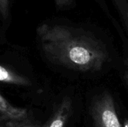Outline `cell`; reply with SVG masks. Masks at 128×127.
I'll return each mask as SVG.
<instances>
[{
  "instance_id": "obj_3",
  "label": "cell",
  "mask_w": 128,
  "mask_h": 127,
  "mask_svg": "<svg viewBox=\"0 0 128 127\" xmlns=\"http://www.w3.org/2000/svg\"><path fill=\"white\" fill-rule=\"evenodd\" d=\"M28 110L12 106L2 94L0 95V121L2 123L8 121H21L29 119Z\"/></svg>"
},
{
  "instance_id": "obj_6",
  "label": "cell",
  "mask_w": 128,
  "mask_h": 127,
  "mask_svg": "<svg viewBox=\"0 0 128 127\" xmlns=\"http://www.w3.org/2000/svg\"><path fill=\"white\" fill-rule=\"evenodd\" d=\"M1 127H40L34 125L32 122L28 119L21 121H8L2 123Z\"/></svg>"
},
{
  "instance_id": "obj_4",
  "label": "cell",
  "mask_w": 128,
  "mask_h": 127,
  "mask_svg": "<svg viewBox=\"0 0 128 127\" xmlns=\"http://www.w3.org/2000/svg\"><path fill=\"white\" fill-rule=\"evenodd\" d=\"M72 114V103L64 98L58 106L50 120L42 127H64Z\"/></svg>"
},
{
  "instance_id": "obj_2",
  "label": "cell",
  "mask_w": 128,
  "mask_h": 127,
  "mask_svg": "<svg viewBox=\"0 0 128 127\" xmlns=\"http://www.w3.org/2000/svg\"><path fill=\"white\" fill-rule=\"evenodd\" d=\"M91 114L95 127H123L116 112L114 99L106 91L94 98Z\"/></svg>"
},
{
  "instance_id": "obj_7",
  "label": "cell",
  "mask_w": 128,
  "mask_h": 127,
  "mask_svg": "<svg viewBox=\"0 0 128 127\" xmlns=\"http://www.w3.org/2000/svg\"><path fill=\"white\" fill-rule=\"evenodd\" d=\"M123 127H128V119H125V120L124 121Z\"/></svg>"
},
{
  "instance_id": "obj_1",
  "label": "cell",
  "mask_w": 128,
  "mask_h": 127,
  "mask_svg": "<svg viewBox=\"0 0 128 127\" xmlns=\"http://www.w3.org/2000/svg\"><path fill=\"white\" fill-rule=\"evenodd\" d=\"M44 51L52 63L84 73L100 71L107 61L106 52L97 44L68 34H47Z\"/></svg>"
},
{
  "instance_id": "obj_5",
  "label": "cell",
  "mask_w": 128,
  "mask_h": 127,
  "mask_svg": "<svg viewBox=\"0 0 128 127\" xmlns=\"http://www.w3.org/2000/svg\"><path fill=\"white\" fill-rule=\"evenodd\" d=\"M0 80L4 83L12 84L19 86L31 85V82L28 78L16 73L3 65H1L0 67Z\"/></svg>"
}]
</instances>
